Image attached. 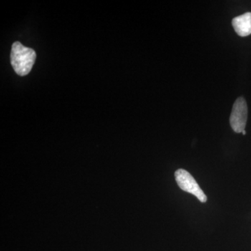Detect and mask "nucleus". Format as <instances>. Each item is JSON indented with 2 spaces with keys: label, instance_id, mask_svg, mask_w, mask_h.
Returning a JSON list of instances; mask_svg holds the SVG:
<instances>
[{
  "label": "nucleus",
  "instance_id": "f257e3e1",
  "mask_svg": "<svg viewBox=\"0 0 251 251\" xmlns=\"http://www.w3.org/2000/svg\"><path fill=\"white\" fill-rule=\"evenodd\" d=\"M36 52L16 41L11 49V64L15 72L21 76L27 75L35 62Z\"/></svg>",
  "mask_w": 251,
  "mask_h": 251
},
{
  "label": "nucleus",
  "instance_id": "f03ea898",
  "mask_svg": "<svg viewBox=\"0 0 251 251\" xmlns=\"http://www.w3.org/2000/svg\"><path fill=\"white\" fill-rule=\"evenodd\" d=\"M175 179L178 186L183 191L194 195L201 202L207 201L206 195L200 187L197 181L188 171L183 169L177 170L175 173Z\"/></svg>",
  "mask_w": 251,
  "mask_h": 251
},
{
  "label": "nucleus",
  "instance_id": "7ed1b4c3",
  "mask_svg": "<svg viewBox=\"0 0 251 251\" xmlns=\"http://www.w3.org/2000/svg\"><path fill=\"white\" fill-rule=\"evenodd\" d=\"M248 117V107L245 99L240 97L234 102L229 118L231 127L235 133H242L245 129Z\"/></svg>",
  "mask_w": 251,
  "mask_h": 251
},
{
  "label": "nucleus",
  "instance_id": "20e7f679",
  "mask_svg": "<svg viewBox=\"0 0 251 251\" xmlns=\"http://www.w3.org/2000/svg\"><path fill=\"white\" fill-rule=\"evenodd\" d=\"M232 26L238 35L247 36L251 34V13H246L242 16L234 18L232 21Z\"/></svg>",
  "mask_w": 251,
  "mask_h": 251
},
{
  "label": "nucleus",
  "instance_id": "39448f33",
  "mask_svg": "<svg viewBox=\"0 0 251 251\" xmlns=\"http://www.w3.org/2000/svg\"><path fill=\"white\" fill-rule=\"evenodd\" d=\"M242 133H243V135H246V134H247V133H246V130H243V131H242Z\"/></svg>",
  "mask_w": 251,
  "mask_h": 251
}]
</instances>
